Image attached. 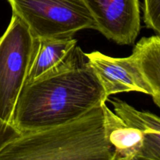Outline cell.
<instances>
[{
  "instance_id": "cell-2",
  "label": "cell",
  "mask_w": 160,
  "mask_h": 160,
  "mask_svg": "<svg viewBox=\"0 0 160 160\" xmlns=\"http://www.w3.org/2000/svg\"><path fill=\"white\" fill-rule=\"evenodd\" d=\"M102 106L53 128L23 133L0 153V160H114Z\"/></svg>"
},
{
  "instance_id": "cell-6",
  "label": "cell",
  "mask_w": 160,
  "mask_h": 160,
  "mask_svg": "<svg viewBox=\"0 0 160 160\" xmlns=\"http://www.w3.org/2000/svg\"><path fill=\"white\" fill-rule=\"evenodd\" d=\"M85 56L108 98L131 92L151 95V89L132 54L128 57L114 58L95 51L85 53Z\"/></svg>"
},
{
  "instance_id": "cell-10",
  "label": "cell",
  "mask_w": 160,
  "mask_h": 160,
  "mask_svg": "<svg viewBox=\"0 0 160 160\" xmlns=\"http://www.w3.org/2000/svg\"><path fill=\"white\" fill-rule=\"evenodd\" d=\"M132 55L151 89L153 102L160 109V36L141 38L133 48Z\"/></svg>"
},
{
  "instance_id": "cell-11",
  "label": "cell",
  "mask_w": 160,
  "mask_h": 160,
  "mask_svg": "<svg viewBox=\"0 0 160 160\" xmlns=\"http://www.w3.org/2000/svg\"><path fill=\"white\" fill-rule=\"evenodd\" d=\"M143 20L148 29L160 36V0H144Z\"/></svg>"
},
{
  "instance_id": "cell-12",
  "label": "cell",
  "mask_w": 160,
  "mask_h": 160,
  "mask_svg": "<svg viewBox=\"0 0 160 160\" xmlns=\"http://www.w3.org/2000/svg\"><path fill=\"white\" fill-rule=\"evenodd\" d=\"M21 134L22 133L12 123L0 118V153Z\"/></svg>"
},
{
  "instance_id": "cell-4",
  "label": "cell",
  "mask_w": 160,
  "mask_h": 160,
  "mask_svg": "<svg viewBox=\"0 0 160 160\" xmlns=\"http://www.w3.org/2000/svg\"><path fill=\"white\" fill-rule=\"evenodd\" d=\"M35 38L26 23L12 13L0 37V118L12 123L19 96L26 83Z\"/></svg>"
},
{
  "instance_id": "cell-9",
  "label": "cell",
  "mask_w": 160,
  "mask_h": 160,
  "mask_svg": "<svg viewBox=\"0 0 160 160\" xmlns=\"http://www.w3.org/2000/svg\"><path fill=\"white\" fill-rule=\"evenodd\" d=\"M108 142L114 149V160H137L143 145L142 131L123 121L106 103L103 105Z\"/></svg>"
},
{
  "instance_id": "cell-5",
  "label": "cell",
  "mask_w": 160,
  "mask_h": 160,
  "mask_svg": "<svg viewBox=\"0 0 160 160\" xmlns=\"http://www.w3.org/2000/svg\"><path fill=\"white\" fill-rule=\"evenodd\" d=\"M97 31L118 45H132L141 30L139 0H84Z\"/></svg>"
},
{
  "instance_id": "cell-1",
  "label": "cell",
  "mask_w": 160,
  "mask_h": 160,
  "mask_svg": "<svg viewBox=\"0 0 160 160\" xmlns=\"http://www.w3.org/2000/svg\"><path fill=\"white\" fill-rule=\"evenodd\" d=\"M107 99L84 53L68 67L25 84L12 123L22 134L48 129L77 120Z\"/></svg>"
},
{
  "instance_id": "cell-3",
  "label": "cell",
  "mask_w": 160,
  "mask_h": 160,
  "mask_svg": "<svg viewBox=\"0 0 160 160\" xmlns=\"http://www.w3.org/2000/svg\"><path fill=\"white\" fill-rule=\"evenodd\" d=\"M35 38L73 37L84 29H97L84 0H8Z\"/></svg>"
},
{
  "instance_id": "cell-8",
  "label": "cell",
  "mask_w": 160,
  "mask_h": 160,
  "mask_svg": "<svg viewBox=\"0 0 160 160\" xmlns=\"http://www.w3.org/2000/svg\"><path fill=\"white\" fill-rule=\"evenodd\" d=\"M113 111L125 123L138 128L144 136L143 145L137 160H160V117L141 111L119 98L110 100Z\"/></svg>"
},
{
  "instance_id": "cell-7",
  "label": "cell",
  "mask_w": 160,
  "mask_h": 160,
  "mask_svg": "<svg viewBox=\"0 0 160 160\" xmlns=\"http://www.w3.org/2000/svg\"><path fill=\"white\" fill-rule=\"evenodd\" d=\"M77 43L73 37L35 38L25 84L59 71L81 57L84 52Z\"/></svg>"
}]
</instances>
